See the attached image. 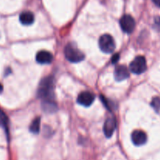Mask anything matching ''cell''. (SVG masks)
Here are the masks:
<instances>
[{"label":"cell","instance_id":"cell-1","mask_svg":"<svg viewBox=\"0 0 160 160\" xmlns=\"http://www.w3.org/2000/svg\"><path fill=\"white\" fill-rule=\"evenodd\" d=\"M54 83L52 77L42 80L38 89V95L44 102H52L54 98Z\"/></svg>","mask_w":160,"mask_h":160},{"label":"cell","instance_id":"cell-2","mask_svg":"<svg viewBox=\"0 0 160 160\" xmlns=\"http://www.w3.org/2000/svg\"><path fill=\"white\" fill-rule=\"evenodd\" d=\"M65 56L70 62H79L84 59V54L73 43L67 44L64 49Z\"/></svg>","mask_w":160,"mask_h":160},{"label":"cell","instance_id":"cell-3","mask_svg":"<svg viewBox=\"0 0 160 160\" xmlns=\"http://www.w3.org/2000/svg\"><path fill=\"white\" fill-rule=\"evenodd\" d=\"M99 48L105 53H112L116 48V43L110 34H103L98 40Z\"/></svg>","mask_w":160,"mask_h":160},{"label":"cell","instance_id":"cell-4","mask_svg":"<svg viewBox=\"0 0 160 160\" xmlns=\"http://www.w3.org/2000/svg\"><path fill=\"white\" fill-rule=\"evenodd\" d=\"M130 70L134 74L143 73L147 69L146 59L144 56H138L130 63Z\"/></svg>","mask_w":160,"mask_h":160},{"label":"cell","instance_id":"cell-5","mask_svg":"<svg viewBox=\"0 0 160 160\" xmlns=\"http://www.w3.org/2000/svg\"><path fill=\"white\" fill-rule=\"evenodd\" d=\"M120 25L123 32L130 34L135 28V20L131 15H123L120 20Z\"/></svg>","mask_w":160,"mask_h":160},{"label":"cell","instance_id":"cell-6","mask_svg":"<svg viewBox=\"0 0 160 160\" xmlns=\"http://www.w3.org/2000/svg\"><path fill=\"white\" fill-rule=\"evenodd\" d=\"M95 101V95L90 92H82L78 97V102L83 106H90Z\"/></svg>","mask_w":160,"mask_h":160},{"label":"cell","instance_id":"cell-7","mask_svg":"<svg viewBox=\"0 0 160 160\" xmlns=\"http://www.w3.org/2000/svg\"><path fill=\"white\" fill-rule=\"evenodd\" d=\"M147 139H148L147 134L141 130H136V131H133L132 134H131L132 142L137 146L145 145L147 142Z\"/></svg>","mask_w":160,"mask_h":160},{"label":"cell","instance_id":"cell-8","mask_svg":"<svg viewBox=\"0 0 160 160\" xmlns=\"http://www.w3.org/2000/svg\"><path fill=\"white\" fill-rule=\"evenodd\" d=\"M117 128V121L114 117H109L105 121L104 126H103V131L106 138H110L113 134Z\"/></svg>","mask_w":160,"mask_h":160},{"label":"cell","instance_id":"cell-9","mask_svg":"<svg viewBox=\"0 0 160 160\" xmlns=\"http://www.w3.org/2000/svg\"><path fill=\"white\" fill-rule=\"evenodd\" d=\"M129 70L125 66L120 65L116 67L114 71V78L117 81H122L129 78Z\"/></svg>","mask_w":160,"mask_h":160},{"label":"cell","instance_id":"cell-10","mask_svg":"<svg viewBox=\"0 0 160 160\" xmlns=\"http://www.w3.org/2000/svg\"><path fill=\"white\" fill-rule=\"evenodd\" d=\"M53 59V56L51 52L48 51L38 52L36 55V61L40 64H49L51 63Z\"/></svg>","mask_w":160,"mask_h":160},{"label":"cell","instance_id":"cell-11","mask_svg":"<svg viewBox=\"0 0 160 160\" xmlns=\"http://www.w3.org/2000/svg\"><path fill=\"white\" fill-rule=\"evenodd\" d=\"M20 21L23 25H31L34 21V16L30 11H25L20 13Z\"/></svg>","mask_w":160,"mask_h":160},{"label":"cell","instance_id":"cell-12","mask_svg":"<svg viewBox=\"0 0 160 160\" xmlns=\"http://www.w3.org/2000/svg\"><path fill=\"white\" fill-rule=\"evenodd\" d=\"M40 126H41V119L39 117L34 119L32 122H31V125H30L29 130L31 133L33 134H38L40 131Z\"/></svg>","mask_w":160,"mask_h":160},{"label":"cell","instance_id":"cell-13","mask_svg":"<svg viewBox=\"0 0 160 160\" xmlns=\"http://www.w3.org/2000/svg\"><path fill=\"white\" fill-rule=\"evenodd\" d=\"M152 107L156 112H160V98L159 97H154L151 102Z\"/></svg>","mask_w":160,"mask_h":160},{"label":"cell","instance_id":"cell-14","mask_svg":"<svg viewBox=\"0 0 160 160\" xmlns=\"http://www.w3.org/2000/svg\"><path fill=\"white\" fill-rule=\"evenodd\" d=\"M154 28L157 31H160V17H156L154 20Z\"/></svg>","mask_w":160,"mask_h":160},{"label":"cell","instance_id":"cell-15","mask_svg":"<svg viewBox=\"0 0 160 160\" xmlns=\"http://www.w3.org/2000/svg\"><path fill=\"white\" fill-rule=\"evenodd\" d=\"M119 58H120V56H119V54H115L112 57V63L115 64L116 62H117V61L119 60Z\"/></svg>","mask_w":160,"mask_h":160},{"label":"cell","instance_id":"cell-16","mask_svg":"<svg viewBox=\"0 0 160 160\" xmlns=\"http://www.w3.org/2000/svg\"><path fill=\"white\" fill-rule=\"evenodd\" d=\"M152 2H154V4L156 5L158 7H160V0H152Z\"/></svg>","mask_w":160,"mask_h":160},{"label":"cell","instance_id":"cell-17","mask_svg":"<svg viewBox=\"0 0 160 160\" xmlns=\"http://www.w3.org/2000/svg\"><path fill=\"white\" fill-rule=\"evenodd\" d=\"M2 90H3V88H2V86L1 84H0V94L2 93Z\"/></svg>","mask_w":160,"mask_h":160}]
</instances>
